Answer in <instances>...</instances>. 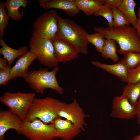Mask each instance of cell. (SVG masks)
<instances>
[{
  "label": "cell",
  "mask_w": 140,
  "mask_h": 140,
  "mask_svg": "<svg viewBox=\"0 0 140 140\" xmlns=\"http://www.w3.org/2000/svg\"><path fill=\"white\" fill-rule=\"evenodd\" d=\"M94 31L101 33L104 38L115 40L119 45L118 52L124 55L130 51L140 52V39L136 28L130 25L118 28L97 26Z\"/></svg>",
  "instance_id": "cell-1"
},
{
  "label": "cell",
  "mask_w": 140,
  "mask_h": 140,
  "mask_svg": "<svg viewBox=\"0 0 140 140\" xmlns=\"http://www.w3.org/2000/svg\"><path fill=\"white\" fill-rule=\"evenodd\" d=\"M58 29L56 38L66 40L73 45L79 53L86 55L88 45L85 29L73 20L57 16Z\"/></svg>",
  "instance_id": "cell-2"
},
{
  "label": "cell",
  "mask_w": 140,
  "mask_h": 140,
  "mask_svg": "<svg viewBox=\"0 0 140 140\" xmlns=\"http://www.w3.org/2000/svg\"><path fill=\"white\" fill-rule=\"evenodd\" d=\"M63 103L52 97L34 98L24 120L30 122L37 118L46 124L53 123L59 117L58 113Z\"/></svg>",
  "instance_id": "cell-3"
},
{
  "label": "cell",
  "mask_w": 140,
  "mask_h": 140,
  "mask_svg": "<svg viewBox=\"0 0 140 140\" xmlns=\"http://www.w3.org/2000/svg\"><path fill=\"white\" fill-rule=\"evenodd\" d=\"M59 70L58 66L51 71L46 68L31 70L28 71L24 79L29 87L37 93L43 94L45 90L51 89L62 94L64 90L59 85L56 76Z\"/></svg>",
  "instance_id": "cell-4"
},
{
  "label": "cell",
  "mask_w": 140,
  "mask_h": 140,
  "mask_svg": "<svg viewBox=\"0 0 140 140\" xmlns=\"http://www.w3.org/2000/svg\"><path fill=\"white\" fill-rule=\"evenodd\" d=\"M29 44V51L36 54V59L41 64L49 67L58 66L52 40L41 37L33 31Z\"/></svg>",
  "instance_id": "cell-5"
},
{
  "label": "cell",
  "mask_w": 140,
  "mask_h": 140,
  "mask_svg": "<svg viewBox=\"0 0 140 140\" xmlns=\"http://www.w3.org/2000/svg\"><path fill=\"white\" fill-rule=\"evenodd\" d=\"M35 96L31 92H6L0 97V101L24 121Z\"/></svg>",
  "instance_id": "cell-6"
},
{
  "label": "cell",
  "mask_w": 140,
  "mask_h": 140,
  "mask_svg": "<svg viewBox=\"0 0 140 140\" xmlns=\"http://www.w3.org/2000/svg\"><path fill=\"white\" fill-rule=\"evenodd\" d=\"M20 134L29 140H53L58 138L53 123L46 124L37 118L30 122L24 120L20 130Z\"/></svg>",
  "instance_id": "cell-7"
},
{
  "label": "cell",
  "mask_w": 140,
  "mask_h": 140,
  "mask_svg": "<svg viewBox=\"0 0 140 140\" xmlns=\"http://www.w3.org/2000/svg\"><path fill=\"white\" fill-rule=\"evenodd\" d=\"M57 12L52 9L38 16L33 23L34 31L41 37L52 40L56 38Z\"/></svg>",
  "instance_id": "cell-8"
},
{
  "label": "cell",
  "mask_w": 140,
  "mask_h": 140,
  "mask_svg": "<svg viewBox=\"0 0 140 140\" xmlns=\"http://www.w3.org/2000/svg\"><path fill=\"white\" fill-rule=\"evenodd\" d=\"M58 115L59 117L70 121L82 131L85 130L84 126L87 125L85 119L89 116L85 114L75 99L70 103L63 102Z\"/></svg>",
  "instance_id": "cell-9"
},
{
  "label": "cell",
  "mask_w": 140,
  "mask_h": 140,
  "mask_svg": "<svg viewBox=\"0 0 140 140\" xmlns=\"http://www.w3.org/2000/svg\"><path fill=\"white\" fill-rule=\"evenodd\" d=\"M111 108L110 116L113 118L129 120L136 116V106L122 95L113 97Z\"/></svg>",
  "instance_id": "cell-10"
},
{
  "label": "cell",
  "mask_w": 140,
  "mask_h": 140,
  "mask_svg": "<svg viewBox=\"0 0 140 140\" xmlns=\"http://www.w3.org/2000/svg\"><path fill=\"white\" fill-rule=\"evenodd\" d=\"M55 58L58 62H66L78 57L79 53L75 47L68 42L56 38L52 40Z\"/></svg>",
  "instance_id": "cell-11"
},
{
  "label": "cell",
  "mask_w": 140,
  "mask_h": 140,
  "mask_svg": "<svg viewBox=\"0 0 140 140\" xmlns=\"http://www.w3.org/2000/svg\"><path fill=\"white\" fill-rule=\"evenodd\" d=\"M23 120L10 110L0 111V140H5V136L9 130L13 129L20 134Z\"/></svg>",
  "instance_id": "cell-12"
},
{
  "label": "cell",
  "mask_w": 140,
  "mask_h": 140,
  "mask_svg": "<svg viewBox=\"0 0 140 140\" xmlns=\"http://www.w3.org/2000/svg\"><path fill=\"white\" fill-rule=\"evenodd\" d=\"M57 132L58 138L62 140H71L82 131L71 122L59 117L53 123Z\"/></svg>",
  "instance_id": "cell-13"
},
{
  "label": "cell",
  "mask_w": 140,
  "mask_h": 140,
  "mask_svg": "<svg viewBox=\"0 0 140 140\" xmlns=\"http://www.w3.org/2000/svg\"><path fill=\"white\" fill-rule=\"evenodd\" d=\"M37 57L36 54L29 51L19 57L14 65L11 68V79L17 77L24 78L28 73L29 66Z\"/></svg>",
  "instance_id": "cell-14"
},
{
  "label": "cell",
  "mask_w": 140,
  "mask_h": 140,
  "mask_svg": "<svg viewBox=\"0 0 140 140\" xmlns=\"http://www.w3.org/2000/svg\"><path fill=\"white\" fill-rule=\"evenodd\" d=\"M38 2L40 5L45 9H61L69 16H74L80 11L73 0H39Z\"/></svg>",
  "instance_id": "cell-15"
},
{
  "label": "cell",
  "mask_w": 140,
  "mask_h": 140,
  "mask_svg": "<svg viewBox=\"0 0 140 140\" xmlns=\"http://www.w3.org/2000/svg\"><path fill=\"white\" fill-rule=\"evenodd\" d=\"M93 66L118 78L124 82L127 83L128 70L120 61L115 64H109L98 61H93L91 62Z\"/></svg>",
  "instance_id": "cell-16"
},
{
  "label": "cell",
  "mask_w": 140,
  "mask_h": 140,
  "mask_svg": "<svg viewBox=\"0 0 140 140\" xmlns=\"http://www.w3.org/2000/svg\"><path fill=\"white\" fill-rule=\"evenodd\" d=\"M0 45L2 47L0 48V54L7 60L8 65L10 66L16 58L24 55L29 51L26 46H22L17 49L11 48L2 38L0 39Z\"/></svg>",
  "instance_id": "cell-17"
},
{
  "label": "cell",
  "mask_w": 140,
  "mask_h": 140,
  "mask_svg": "<svg viewBox=\"0 0 140 140\" xmlns=\"http://www.w3.org/2000/svg\"><path fill=\"white\" fill-rule=\"evenodd\" d=\"M30 2L26 0H7L4 2L8 14L12 20L19 21L22 20L23 14L19 10L22 7L25 8Z\"/></svg>",
  "instance_id": "cell-18"
},
{
  "label": "cell",
  "mask_w": 140,
  "mask_h": 140,
  "mask_svg": "<svg viewBox=\"0 0 140 140\" xmlns=\"http://www.w3.org/2000/svg\"><path fill=\"white\" fill-rule=\"evenodd\" d=\"M80 11L87 16L94 15L104 6L101 0H73Z\"/></svg>",
  "instance_id": "cell-19"
},
{
  "label": "cell",
  "mask_w": 140,
  "mask_h": 140,
  "mask_svg": "<svg viewBox=\"0 0 140 140\" xmlns=\"http://www.w3.org/2000/svg\"><path fill=\"white\" fill-rule=\"evenodd\" d=\"M136 3L133 0H123L120 6L118 8L124 15L130 25L135 27L138 21L135 12Z\"/></svg>",
  "instance_id": "cell-20"
},
{
  "label": "cell",
  "mask_w": 140,
  "mask_h": 140,
  "mask_svg": "<svg viewBox=\"0 0 140 140\" xmlns=\"http://www.w3.org/2000/svg\"><path fill=\"white\" fill-rule=\"evenodd\" d=\"M121 95L126 97L132 105L136 106L140 96V83L127 84L123 87Z\"/></svg>",
  "instance_id": "cell-21"
},
{
  "label": "cell",
  "mask_w": 140,
  "mask_h": 140,
  "mask_svg": "<svg viewBox=\"0 0 140 140\" xmlns=\"http://www.w3.org/2000/svg\"><path fill=\"white\" fill-rule=\"evenodd\" d=\"M116 42L113 39H106L101 53L103 57L106 59H110L114 62H117L119 59L117 53L118 50Z\"/></svg>",
  "instance_id": "cell-22"
},
{
  "label": "cell",
  "mask_w": 140,
  "mask_h": 140,
  "mask_svg": "<svg viewBox=\"0 0 140 140\" xmlns=\"http://www.w3.org/2000/svg\"><path fill=\"white\" fill-rule=\"evenodd\" d=\"M120 61L128 70L135 68L140 65V52L130 51L125 53Z\"/></svg>",
  "instance_id": "cell-23"
},
{
  "label": "cell",
  "mask_w": 140,
  "mask_h": 140,
  "mask_svg": "<svg viewBox=\"0 0 140 140\" xmlns=\"http://www.w3.org/2000/svg\"><path fill=\"white\" fill-rule=\"evenodd\" d=\"M86 37L88 42L93 44L97 51L101 53L105 41L103 35L100 33L96 32L91 34L88 33Z\"/></svg>",
  "instance_id": "cell-24"
},
{
  "label": "cell",
  "mask_w": 140,
  "mask_h": 140,
  "mask_svg": "<svg viewBox=\"0 0 140 140\" xmlns=\"http://www.w3.org/2000/svg\"><path fill=\"white\" fill-rule=\"evenodd\" d=\"M112 9L113 27L118 28L130 25L126 17L118 9L113 8Z\"/></svg>",
  "instance_id": "cell-25"
},
{
  "label": "cell",
  "mask_w": 140,
  "mask_h": 140,
  "mask_svg": "<svg viewBox=\"0 0 140 140\" xmlns=\"http://www.w3.org/2000/svg\"><path fill=\"white\" fill-rule=\"evenodd\" d=\"M4 3H0V36L1 38L3 36L4 31L7 27L9 19Z\"/></svg>",
  "instance_id": "cell-26"
},
{
  "label": "cell",
  "mask_w": 140,
  "mask_h": 140,
  "mask_svg": "<svg viewBox=\"0 0 140 140\" xmlns=\"http://www.w3.org/2000/svg\"><path fill=\"white\" fill-rule=\"evenodd\" d=\"M94 15L103 17L108 22V27H113V13L112 8L104 5L103 8L100 9Z\"/></svg>",
  "instance_id": "cell-27"
},
{
  "label": "cell",
  "mask_w": 140,
  "mask_h": 140,
  "mask_svg": "<svg viewBox=\"0 0 140 140\" xmlns=\"http://www.w3.org/2000/svg\"><path fill=\"white\" fill-rule=\"evenodd\" d=\"M140 83V65L134 68L128 70L127 84Z\"/></svg>",
  "instance_id": "cell-28"
},
{
  "label": "cell",
  "mask_w": 140,
  "mask_h": 140,
  "mask_svg": "<svg viewBox=\"0 0 140 140\" xmlns=\"http://www.w3.org/2000/svg\"><path fill=\"white\" fill-rule=\"evenodd\" d=\"M10 66L8 65L5 69H0V85H4L7 84L11 80L10 74Z\"/></svg>",
  "instance_id": "cell-29"
},
{
  "label": "cell",
  "mask_w": 140,
  "mask_h": 140,
  "mask_svg": "<svg viewBox=\"0 0 140 140\" xmlns=\"http://www.w3.org/2000/svg\"><path fill=\"white\" fill-rule=\"evenodd\" d=\"M104 5L111 8H118L121 5L123 0H101Z\"/></svg>",
  "instance_id": "cell-30"
},
{
  "label": "cell",
  "mask_w": 140,
  "mask_h": 140,
  "mask_svg": "<svg viewBox=\"0 0 140 140\" xmlns=\"http://www.w3.org/2000/svg\"><path fill=\"white\" fill-rule=\"evenodd\" d=\"M136 116L138 119V124L140 126V97L139 98L136 106Z\"/></svg>",
  "instance_id": "cell-31"
},
{
  "label": "cell",
  "mask_w": 140,
  "mask_h": 140,
  "mask_svg": "<svg viewBox=\"0 0 140 140\" xmlns=\"http://www.w3.org/2000/svg\"><path fill=\"white\" fill-rule=\"evenodd\" d=\"M138 21L137 24L135 27L137 34L140 39V7L139 6L137 12Z\"/></svg>",
  "instance_id": "cell-32"
},
{
  "label": "cell",
  "mask_w": 140,
  "mask_h": 140,
  "mask_svg": "<svg viewBox=\"0 0 140 140\" xmlns=\"http://www.w3.org/2000/svg\"><path fill=\"white\" fill-rule=\"evenodd\" d=\"M8 65V61L6 59L0 58V69H5Z\"/></svg>",
  "instance_id": "cell-33"
},
{
  "label": "cell",
  "mask_w": 140,
  "mask_h": 140,
  "mask_svg": "<svg viewBox=\"0 0 140 140\" xmlns=\"http://www.w3.org/2000/svg\"><path fill=\"white\" fill-rule=\"evenodd\" d=\"M131 140H140V134L134 137Z\"/></svg>",
  "instance_id": "cell-34"
},
{
  "label": "cell",
  "mask_w": 140,
  "mask_h": 140,
  "mask_svg": "<svg viewBox=\"0 0 140 140\" xmlns=\"http://www.w3.org/2000/svg\"><path fill=\"white\" fill-rule=\"evenodd\" d=\"M139 97H140V96Z\"/></svg>",
  "instance_id": "cell-35"
}]
</instances>
